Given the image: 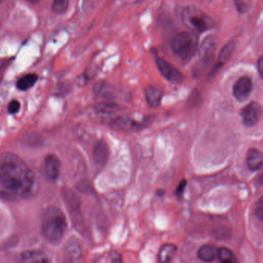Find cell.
Masks as SVG:
<instances>
[{
    "label": "cell",
    "mask_w": 263,
    "mask_h": 263,
    "mask_svg": "<svg viewBox=\"0 0 263 263\" xmlns=\"http://www.w3.org/2000/svg\"><path fill=\"white\" fill-rule=\"evenodd\" d=\"M218 250L213 245H204L198 251V257L203 262H212L217 257Z\"/></svg>",
    "instance_id": "cell-18"
},
{
    "label": "cell",
    "mask_w": 263,
    "mask_h": 263,
    "mask_svg": "<svg viewBox=\"0 0 263 263\" xmlns=\"http://www.w3.org/2000/svg\"><path fill=\"white\" fill-rule=\"evenodd\" d=\"M63 196L65 203L70 213L71 219H72V223H73L76 230H78L80 233H81V234L82 233H85L83 216H82L81 210H80L81 203H80V199L72 190H69L68 188L63 189Z\"/></svg>",
    "instance_id": "cell-5"
},
{
    "label": "cell",
    "mask_w": 263,
    "mask_h": 263,
    "mask_svg": "<svg viewBox=\"0 0 263 263\" xmlns=\"http://www.w3.org/2000/svg\"><path fill=\"white\" fill-rule=\"evenodd\" d=\"M217 256L220 263H238L234 253L226 247L218 250Z\"/></svg>",
    "instance_id": "cell-23"
},
{
    "label": "cell",
    "mask_w": 263,
    "mask_h": 263,
    "mask_svg": "<svg viewBox=\"0 0 263 263\" xmlns=\"http://www.w3.org/2000/svg\"><path fill=\"white\" fill-rule=\"evenodd\" d=\"M20 109H21V103L17 100H11L7 106V112L10 115H15V114H18Z\"/></svg>",
    "instance_id": "cell-25"
},
{
    "label": "cell",
    "mask_w": 263,
    "mask_h": 263,
    "mask_svg": "<svg viewBox=\"0 0 263 263\" xmlns=\"http://www.w3.org/2000/svg\"><path fill=\"white\" fill-rule=\"evenodd\" d=\"M258 70H259V75L263 78V55L258 61Z\"/></svg>",
    "instance_id": "cell-32"
},
{
    "label": "cell",
    "mask_w": 263,
    "mask_h": 263,
    "mask_svg": "<svg viewBox=\"0 0 263 263\" xmlns=\"http://www.w3.org/2000/svg\"><path fill=\"white\" fill-rule=\"evenodd\" d=\"M247 165L252 171L260 170L263 165V154L256 148H250L247 153Z\"/></svg>",
    "instance_id": "cell-16"
},
{
    "label": "cell",
    "mask_w": 263,
    "mask_h": 263,
    "mask_svg": "<svg viewBox=\"0 0 263 263\" xmlns=\"http://www.w3.org/2000/svg\"><path fill=\"white\" fill-rule=\"evenodd\" d=\"M253 89V82L248 77H242L233 86V95L239 101L243 102L248 98Z\"/></svg>",
    "instance_id": "cell-10"
},
{
    "label": "cell",
    "mask_w": 263,
    "mask_h": 263,
    "mask_svg": "<svg viewBox=\"0 0 263 263\" xmlns=\"http://www.w3.org/2000/svg\"><path fill=\"white\" fill-rule=\"evenodd\" d=\"M26 1L29 2V3H33V4H35V3H37L38 2H40V0H26Z\"/></svg>",
    "instance_id": "cell-33"
},
{
    "label": "cell",
    "mask_w": 263,
    "mask_h": 263,
    "mask_svg": "<svg viewBox=\"0 0 263 263\" xmlns=\"http://www.w3.org/2000/svg\"><path fill=\"white\" fill-rule=\"evenodd\" d=\"M18 261L20 263H51L44 253L37 250L23 252L18 256Z\"/></svg>",
    "instance_id": "cell-12"
},
{
    "label": "cell",
    "mask_w": 263,
    "mask_h": 263,
    "mask_svg": "<svg viewBox=\"0 0 263 263\" xmlns=\"http://www.w3.org/2000/svg\"><path fill=\"white\" fill-rule=\"evenodd\" d=\"M94 91L97 95L105 99H112L114 97V90L111 86L104 83H99L94 86Z\"/></svg>",
    "instance_id": "cell-21"
},
{
    "label": "cell",
    "mask_w": 263,
    "mask_h": 263,
    "mask_svg": "<svg viewBox=\"0 0 263 263\" xmlns=\"http://www.w3.org/2000/svg\"><path fill=\"white\" fill-rule=\"evenodd\" d=\"M65 258L69 263H77L82 256V249L76 240H70L66 244L64 250Z\"/></svg>",
    "instance_id": "cell-14"
},
{
    "label": "cell",
    "mask_w": 263,
    "mask_h": 263,
    "mask_svg": "<svg viewBox=\"0 0 263 263\" xmlns=\"http://www.w3.org/2000/svg\"><path fill=\"white\" fill-rule=\"evenodd\" d=\"M77 189H78L79 191L84 193V194H89V193H92V185H90L89 181L85 180V179L80 181V182L77 184Z\"/></svg>",
    "instance_id": "cell-27"
},
{
    "label": "cell",
    "mask_w": 263,
    "mask_h": 263,
    "mask_svg": "<svg viewBox=\"0 0 263 263\" xmlns=\"http://www.w3.org/2000/svg\"><path fill=\"white\" fill-rule=\"evenodd\" d=\"M69 0H53L52 4V11L57 15H63L69 8Z\"/></svg>",
    "instance_id": "cell-24"
},
{
    "label": "cell",
    "mask_w": 263,
    "mask_h": 263,
    "mask_svg": "<svg viewBox=\"0 0 263 263\" xmlns=\"http://www.w3.org/2000/svg\"><path fill=\"white\" fill-rule=\"evenodd\" d=\"M240 114L246 126H255L262 117V108L259 103L253 102L245 106L241 111Z\"/></svg>",
    "instance_id": "cell-9"
},
{
    "label": "cell",
    "mask_w": 263,
    "mask_h": 263,
    "mask_svg": "<svg viewBox=\"0 0 263 263\" xmlns=\"http://www.w3.org/2000/svg\"><path fill=\"white\" fill-rule=\"evenodd\" d=\"M215 49H216V43L213 39L212 37L205 39L199 48V60L193 69V72L196 77L200 76L208 67L213 60Z\"/></svg>",
    "instance_id": "cell-6"
},
{
    "label": "cell",
    "mask_w": 263,
    "mask_h": 263,
    "mask_svg": "<svg viewBox=\"0 0 263 263\" xmlns=\"http://www.w3.org/2000/svg\"><path fill=\"white\" fill-rule=\"evenodd\" d=\"M179 14L184 26L194 33H202L214 27L213 18L194 6L180 8Z\"/></svg>",
    "instance_id": "cell-3"
},
{
    "label": "cell",
    "mask_w": 263,
    "mask_h": 263,
    "mask_svg": "<svg viewBox=\"0 0 263 263\" xmlns=\"http://www.w3.org/2000/svg\"><path fill=\"white\" fill-rule=\"evenodd\" d=\"M3 1H4V0H0V3H1L2 2H3Z\"/></svg>",
    "instance_id": "cell-35"
},
{
    "label": "cell",
    "mask_w": 263,
    "mask_h": 263,
    "mask_svg": "<svg viewBox=\"0 0 263 263\" xmlns=\"http://www.w3.org/2000/svg\"><path fill=\"white\" fill-rule=\"evenodd\" d=\"M163 93L159 88L149 86L145 89V97L147 104L151 108H158L160 106Z\"/></svg>",
    "instance_id": "cell-15"
},
{
    "label": "cell",
    "mask_w": 263,
    "mask_h": 263,
    "mask_svg": "<svg viewBox=\"0 0 263 263\" xmlns=\"http://www.w3.org/2000/svg\"><path fill=\"white\" fill-rule=\"evenodd\" d=\"M61 162L55 155L49 154L45 157L43 162V172L46 179L55 182L60 177Z\"/></svg>",
    "instance_id": "cell-8"
},
{
    "label": "cell",
    "mask_w": 263,
    "mask_h": 263,
    "mask_svg": "<svg viewBox=\"0 0 263 263\" xmlns=\"http://www.w3.org/2000/svg\"><path fill=\"white\" fill-rule=\"evenodd\" d=\"M173 53L183 61H190L199 49V38L193 32H180L175 35L170 43Z\"/></svg>",
    "instance_id": "cell-4"
},
{
    "label": "cell",
    "mask_w": 263,
    "mask_h": 263,
    "mask_svg": "<svg viewBox=\"0 0 263 263\" xmlns=\"http://www.w3.org/2000/svg\"><path fill=\"white\" fill-rule=\"evenodd\" d=\"M148 119L144 120L142 123H138L127 117H117L112 122V126L123 131L139 130V129H143L145 125H147Z\"/></svg>",
    "instance_id": "cell-11"
},
{
    "label": "cell",
    "mask_w": 263,
    "mask_h": 263,
    "mask_svg": "<svg viewBox=\"0 0 263 263\" xmlns=\"http://www.w3.org/2000/svg\"><path fill=\"white\" fill-rule=\"evenodd\" d=\"M67 229V219L61 209L54 205L47 207L42 216V234L49 243H60Z\"/></svg>",
    "instance_id": "cell-2"
},
{
    "label": "cell",
    "mask_w": 263,
    "mask_h": 263,
    "mask_svg": "<svg viewBox=\"0 0 263 263\" xmlns=\"http://www.w3.org/2000/svg\"><path fill=\"white\" fill-rule=\"evenodd\" d=\"M95 109L97 112L103 114H112L120 110V106L110 102H104L96 105Z\"/></svg>",
    "instance_id": "cell-22"
},
{
    "label": "cell",
    "mask_w": 263,
    "mask_h": 263,
    "mask_svg": "<svg viewBox=\"0 0 263 263\" xmlns=\"http://www.w3.org/2000/svg\"><path fill=\"white\" fill-rule=\"evenodd\" d=\"M186 181L184 180V179L179 182V184L178 185L177 188H176V196H181V195L183 193V191L184 190H185V185H186Z\"/></svg>",
    "instance_id": "cell-29"
},
{
    "label": "cell",
    "mask_w": 263,
    "mask_h": 263,
    "mask_svg": "<svg viewBox=\"0 0 263 263\" xmlns=\"http://www.w3.org/2000/svg\"><path fill=\"white\" fill-rule=\"evenodd\" d=\"M93 157L96 162L99 165H106L109 157V148L104 140L98 141L94 145Z\"/></svg>",
    "instance_id": "cell-13"
},
{
    "label": "cell",
    "mask_w": 263,
    "mask_h": 263,
    "mask_svg": "<svg viewBox=\"0 0 263 263\" xmlns=\"http://www.w3.org/2000/svg\"><path fill=\"white\" fill-rule=\"evenodd\" d=\"M259 183L262 184V185H263V174L261 175V176H259Z\"/></svg>",
    "instance_id": "cell-34"
},
{
    "label": "cell",
    "mask_w": 263,
    "mask_h": 263,
    "mask_svg": "<svg viewBox=\"0 0 263 263\" xmlns=\"http://www.w3.org/2000/svg\"><path fill=\"white\" fill-rule=\"evenodd\" d=\"M111 263H122V256L120 253L114 252L111 257Z\"/></svg>",
    "instance_id": "cell-30"
},
{
    "label": "cell",
    "mask_w": 263,
    "mask_h": 263,
    "mask_svg": "<svg viewBox=\"0 0 263 263\" xmlns=\"http://www.w3.org/2000/svg\"><path fill=\"white\" fill-rule=\"evenodd\" d=\"M38 180L32 170L18 155L0 154V198L9 202L30 197L36 193Z\"/></svg>",
    "instance_id": "cell-1"
},
{
    "label": "cell",
    "mask_w": 263,
    "mask_h": 263,
    "mask_svg": "<svg viewBox=\"0 0 263 263\" xmlns=\"http://www.w3.org/2000/svg\"><path fill=\"white\" fill-rule=\"evenodd\" d=\"M38 75L35 73H28L18 79L16 82V88L20 91H27L35 86L38 81Z\"/></svg>",
    "instance_id": "cell-19"
},
{
    "label": "cell",
    "mask_w": 263,
    "mask_h": 263,
    "mask_svg": "<svg viewBox=\"0 0 263 263\" xmlns=\"http://www.w3.org/2000/svg\"><path fill=\"white\" fill-rule=\"evenodd\" d=\"M234 48V42H230L222 48V51L219 54V60H218L217 63H216V67L214 68V71L218 70L224 63H227V60L231 57V54L233 53Z\"/></svg>",
    "instance_id": "cell-20"
},
{
    "label": "cell",
    "mask_w": 263,
    "mask_h": 263,
    "mask_svg": "<svg viewBox=\"0 0 263 263\" xmlns=\"http://www.w3.org/2000/svg\"><path fill=\"white\" fill-rule=\"evenodd\" d=\"M86 82H87V80H86V78L85 76H80L77 80V83L79 86H85Z\"/></svg>",
    "instance_id": "cell-31"
},
{
    "label": "cell",
    "mask_w": 263,
    "mask_h": 263,
    "mask_svg": "<svg viewBox=\"0 0 263 263\" xmlns=\"http://www.w3.org/2000/svg\"><path fill=\"white\" fill-rule=\"evenodd\" d=\"M256 215L260 220L263 221V196L258 201L256 208Z\"/></svg>",
    "instance_id": "cell-28"
},
{
    "label": "cell",
    "mask_w": 263,
    "mask_h": 263,
    "mask_svg": "<svg viewBox=\"0 0 263 263\" xmlns=\"http://www.w3.org/2000/svg\"><path fill=\"white\" fill-rule=\"evenodd\" d=\"M176 252L177 247L175 244H164L158 253V261L159 263H170L176 256Z\"/></svg>",
    "instance_id": "cell-17"
},
{
    "label": "cell",
    "mask_w": 263,
    "mask_h": 263,
    "mask_svg": "<svg viewBox=\"0 0 263 263\" xmlns=\"http://www.w3.org/2000/svg\"><path fill=\"white\" fill-rule=\"evenodd\" d=\"M234 2L238 11L241 13H245L250 8V0H234Z\"/></svg>",
    "instance_id": "cell-26"
},
{
    "label": "cell",
    "mask_w": 263,
    "mask_h": 263,
    "mask_svg": "<svg viewBox=\"0 0 263 263\" xmlns=\"http://www.w3.org/2000/svg\"><path fill=\"white\" fill-rule=\"evenodd\" d=\"M156 63L159 72L167 81L173 84L182 83L184 80L183 74L171 63L161 57L156 59Z\"/></svg>",
    "instance_id": "cell-7"
}]
</instances>
